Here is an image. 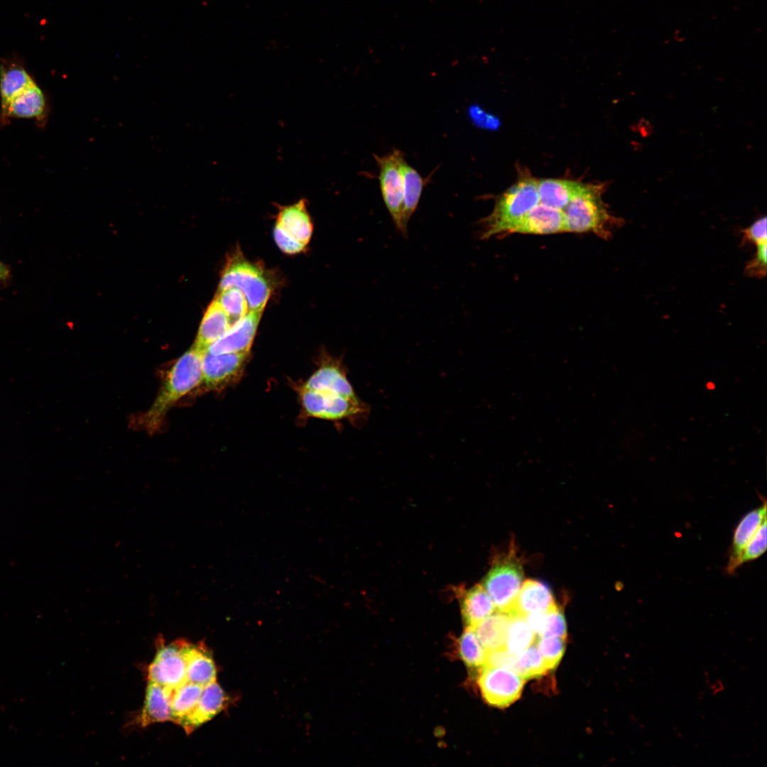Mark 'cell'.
<instances>
[{"instance_id":"6da1fadb","label":"cell","mask_w":767,"mask_h":767,"mask_svg":"<svg viewBox=\"0 0 767 767\" xmlns=\"http://www.w3.org/2000/svg\"><path fill=\"white\" fill-rule=\"evenodd\" d=\"M202 355L192 347L176 360L153 404L141 415L139 423L142 428L151 433L158 430L170 407L200 386Z\"/></svg>"},{"instance_id":"1f68e13d","label":"cell","mask_w":767,"mask_h":767,"mask_svg":"<svg viewBox=\"0 0 767 767\" xmlns=\"http://www.w3.org/2000/svg\"><path fill=\"white\" fill-rule=\"evenodd\" d=\"M536 646L548 670L555 668L564 653V638L550 636H538Z\"/></svg>"},{"instance_id":"d6986e66","label":"cell","mask_w":767,"mask_h":767,"mask_svg":"<svg viewBox=\"0 0 767 767\" xmlns=\"http://www.w3.org/2000/svg\"><path fill=\"white\" fill-rule=\"evenodd\" d=\"M232 325L218 301L214 300L204 315L193 347L204 354L210 344L222 337Z\"/></svg>"},{"instance_id":"e575fe53","label":"cell","mask_w":767,"mask_h":767,"mask_svg":"<svg viewBox=\"0 0 767 767\" xmlns=\"http://www.w3.org/2000/svg\"><path fill=\"white\" fill-rule=\"evenodd\" d=\"M756 251L746 264L744 273L751 278H761L766 274L767 241L757 244Z\"/></svg>"},{"instance_id":"ffe728a7","label":"cell","mask_w":767,"mask_h":767,"mask_svg":"<svg viewBox=\"0 0 767 767\" xmlns=\"http://www.w3.org/2000/svg\"><path fill=\"white\" fill-rule=\"evenodd\" d=\"M276 224L305 246L310 240L312 224L305 200L282 207L278 211Z\"/></svg>"},{"instance_id":"9c48e42d","label":"cell","mask_w":767,"mask_h":767,"mask_svg":"<svg viewBox=\"0 0 767 767\" xmlns=\"http://www.w3.org/2000/svg\"><path fill=\"white\" fill-rule=\"evenodd\" d=\"M379 168V183L382 197L393 223L401 232L403 203V182L401 163L403 154L394 149L383 156H374Z\"/></svg>"},{"instance_id":"9a60e30c","label":"cell","mask_w":767,"mask_h":767,"mask_svg":"<svg viewBox=\"0 0 767 767\" xmlns=\"http://www.w3.org/2000/svg\"><path fill=\"white\" fill-rule=\"evenodd\" d=\"M227 701L225 692L216 681L203 686L197 704L180 725L187 733H191L219 714Z\"/></svg>"},{"instance_id":"5bb4252c","label":"cell","mask_w":767,"mask_h":767,"mask_svg":"<svg viewBox=\"0 0 767 767\" xmlns=\"http://www.w3.org/2000/svg\"><path fill=\"white\" fill-rule=\"evenodd\" d=\"M557 607L548 585L540 581L527 580L522 584L508 615L525 617L530 614L546 612Z\"/></svg>"},{"instance_id":"83f0119b","label":"cell","mask_w":767,"mask_h":767,"mask_svg":"<svg viewBox=\"0 0 767 767\" xmlns=\"http://www.w3.org/2000/svg\"><path fill=\"white\" fill-rule=\"evenodd\" d=\"M458 649L461 659L467 666L479 668L485 665L487 651L481 643L474 628L467 627L459 640Z\"/></svg>"},{"instance_id":"f1b7e54d","label":"cell","mask_w":767,"mask_h":767,"mask_svg":"<svg viewBox=\"0 0 767 767\" xmlns=\"http://www.w3.org/2000/svg\"><path fill=\"white\" fill-rule=\"evenodd\" d=\"M535 638V633L524 617L511 616L505 649L517 655L532 645Z\"/></svg>"},{"instance_id":"836d02e7","label":"cell","mask_w":767,"mask_h":767,"mask_svg":"<svg viewBox=\"0 0 767 767\" xmlns=\"http://www.w3.org/2000/svg\"><path fill=\"white\" fill-rule=\"evenodd\" d=\"M567 635V626L562 613L555 608L545 612L543 631L538 636H558L565 638Z\"/></svg>"},{"instance_id":"4316f807","label":"cell","mask_w":767,"mask_h":767,"mask_svg":"<svg viewBox=\"0 0 767 767\" xmlns=\"http://www.w3.org/2000/svg\"><path fill=\"white\" fill-rule=\"evenodd\" d=\"M203 686L187 681L173 690L170 702L172 722L180 724L197 704Z\"/></svg>"},{"instance_id":"30bf717a","label":"cell","mask_w":767,"mask_h":767,"mask_svg":"<svg viewBox=\"0 0 767 767\" xmlns=\"http://www.w3.org/2000/svg\"><path fill=\"white\" fill-rule=\"evenodd\" d=\"M182 641L161 645L148 669V681L174 690L187 682Z\"/></svg>"},{"instance_id":"4fadbf2b","label":"cell","mask_w":767,"mask_h":767,"mask_svg":"<svg viewBox=\"0 0 767 767\" xmlns=\"http://www.w3.org/2000/svg\"><path fill=\"white\" fill-rule=\"evenodd\" d=\"M562 232H566L563 212L540 202L516 222L508 232V233L532 234Z\"/></svg>"},{"instance_id":"e0dca14e","label":"cell","mask_w":767,"mask_h":767,"mask_svg":"<svg viewBox=\"0 0 767 767\" xmlns=\"http://www.w3.org/2000/svg\"><path fill=\"white\" fill-rule=\"evenodd\" d=\"M187 682L202 686L216 681L217 670L210 653L204 646L182 641Z\"/></svg>"},{"instance_id":"8d00e7d4","label":"cell","mask_w":767,"mask_h":767,"mask_svg":"<svg viewBox=\"0 0 767 767\" xmlns=\"http://www.w3.org/2000/svg\"><path fill=\"white\" fill-rule=\"evenodd\" d=\"M741 244L751 243L756 245L767 241L766 217H762L742 230Z\"/></svg>"},{"instance_id":"cb8c5ba5","label":"cell","mask_w":767,"mask_h":767,"mask_svg":"<svg viewBox=\"0 0 767 767\" xmlns=\"http://www.w3.org/2000/svg\"><path fill=\"white\" fill-rule=\"evenodd\" d=\"M582 183L560 179L538 180L539 202L563 212Z\"/></svg>"},{"instance_id":"8fae6325","label":"cell","mask_w":767,"mask_h":767,"mask_svg":"<svg viewBox=\"0 0 767 767\" xmlns=\"http://www.w3.org/2000/svg\"><path fill=\"white\" fill-rule=\"evenodd\" d=\"M300 386L311 391L331 392L348 398L358 397L347 379L342 359L329 355L322 359L318 369Z\"/></svg>"},{"instance_id":"52a82bcc","label":"cell","mask_w":767,"mask_h":767,"mask_svg":"<svg viewBox=\"0 0 767 767\" xmlns=\"http://www.w3.org/2000/svg\"><path fill=\"white\" fill-rule=\"evenodd\" d=\"M249 353H223L213 354L205 352L202 360L203 391H222L237 383L244 374L249 358Z\"/></svg>"},{"instance_id":"d590c367","label":"cell","mask_w":767,"mask_h":767,"mask_svg":"<svg viewBox=\"0 0 767 767\" xmlns=\"http://www.w3.org/2000/svg\"><path fill=\"white\" fill-rule=\"evenodd\" d=\"M275 241L283 252L289 254L302 251L305 245L287 233L280 225L276 224L274 231Z\"/></svg>"},{"instance_id":"d4e9b609","label":"cell","mask_w":767,"mask_h":767,"mask_svg":"<svg viewBox=\"0 0 767 767\" xmlns=\"http://www.w3.org/2000/svg\"><path fill=\"white\" fill-rule=\"evenodd\" d=\"M45 107V96L33 83L16 95L2 114L5 117L34 118L40 116Z\"/></svg>"},{"instance_id":"3957f363","label":"cell","mask_w":767,"mask_h":767,"mask_svg":"<svg viewBox=\"0 0 767 767\" xmlns=\"http://www.w3.org/2000/svg\"><path fill=\"white\" fill-rule=\"evenodd\" d=\"M538 203V180L530 176L522 178L499 197L492 212L482 222V239L508 233Z\"/></svg>"},{"instance_id":"f35d334b","label":"cell","mask_w":767,"mask_h":767,"mask_svg":"<svg viewBox=\"0 0 767 767\" xmlns=\"http://www.w3.org/2000/svg\"><path fill=\"white\" fill-rule=\"evenodd\" d=\"M9 276V270L1 261H0V281L5 280Z\"/></svg>"},{"instance_id":"8992f818","label":"cell","mask_w":767,"mask_h":767,"mask_svg":"<svg viewBox=\"0 0 767 767\" xmlns=\"http://www.w3.org/2000/svg\"><path fill=\"white\" fill-rule=\"evenodd\" d=\"M229 287L243 293L249 311L262 312L271 295L269 283L262 270L239 258L229 262L224 270L218 291Z\"/></svg>"},{"instance_id":"ac0fdd59","label":"cell","mask_w":767,"mask_h":767,"mask_svg":"<svg viewBox=\"0 0 767 767\" xmlns=\"http://www.w3.org/2000/svg\"><path fill=\"white\" fill-rule=\"evenodd\" d=\"M173 690L155 682L148 681L144 705L140 715L139 722L142 727L172 722L170 702Z\"/></svg>"},{"instance_id":"5b68a950","label":"cell","mask_w":767,"mask_h":767,"mask_svg":"<svg viewBox=\"0 0 767 767\" xmlns=\"http://www.w3.org/2000/svg\"><path fill=\"white\" fill-rule=\"evenodd\" d=\"M523 577L522 564L511 551L493 564L482 586L492 599L496 611L510 614Z\"/></svg>"},{"instance_id":"277c9868","label":"cell","mask_w":767,"mask_h":767,"mask_svg":"<svg viewBox=\"0 0 767 767\" xmlns=\"http://www.w3.org/2000/svg\"><path fill=\"white\" fill-rule=\"evenodd\" d=\"M303 410L308 417L326 420H347L354 426L363 425L370 414V406L359 396L348 398L337 393L311 391L297 386Z\"/></svg>"},{"instance_id":"7402d4cb","label":"cell","mask_w":767,"mask_h":767,"mask_svg":"<svg viewBox=\"0 0 767 767\" xmlns=\"http://www.w3.org/2000/svg\"><path fill=\"white\" fill-rule=\"evenodd\" d=\"M461 610L467 626L474 628L496 609L484 588L482 584H477L464 592Z\"/></svg>"},{"instance_id":"7a4b0ae2","label":"cell","mask_w":767,"mask_h":767,"mask_svg":"<svg viewBox=\"0 0 767 767\" xmlns=\"http://www.w3.org/2000/svg\"><path fill=\"white\" fill-rule=\"evenodd\" d=\"M602 187L583 184L563 210L566 232H592L602 239L621 221L612 217L602 198Z\"/></svg>"},{"instance_id":"603a6c76","label":"cell","mask_w":767,"mask_h":767,"mask_svg":"<svg viewBox=\"0 0 767 767\" xmlns=\"http://www.w3.org/2000/svg\"><path fill=\"white\" fill-rule=\"evenodd\" d=\"M510 619V615L497 611L474 627L478 638L487 652L504 648Z\"/></svg>"},{"instance_id":"74e56055","label":"cell","mask_w":767,"mask_h":767,"mask_svg":"<svg viewBox=\"0 0 767 767\" xmlns=\"http://www.w3.org/2000/svg\"><path fill=\"white\" fill-rule=\"evenodd\" d=\"M516 658L517 655L508 651L504 648L488 651L486 653L485 665L501 667L514 670Z\"/></svg>"},{"instance_id":"484cf974","label":"cell","mask_w":767,"mask_h":767,"mask_svg":"<svg viewBox=\"0 0 767 767\" xmlns=\"http://www.w3.org/2000/svg\"><path fill=\"white\" fill-rule=\"evenodd\" d=\"M35 83L28 73L21 67L13 65L1 69L0 96L1 114L16 95Z\"/></svg>"},{"instance_id":"f546056e","label":"cell","mask_w":767,"mask_h":767,"mask_svg":"<svg viewBox=\"0 0 767 767\" xmlns=\"http://www.w3.org/2000/svg\"><path fill=\"white\" fill-rule=\"evenodd\" d=\"M216 300L229 317L232 325L249 311L244 295L237 288L229 287L218 291Z\"/></svg>"},{"instance_id":"d6a6232c","label":"cell","mask_w":767,"mask_h":767,"mask_svg":"<svg viewBox=\"0 0 767 767\" xmlns=\"http://www.w3.org/2000/svg\"><path fill=\"white\" fill-rule=\"evenodd\" d=\"M766 518L756 531L744 548L739 560V565L753 561L761 557L766 550Z\"/></svg>"},{"instance_id":"2e32d148","label":"cell","mask_w":767,"mask_h":767,"mask_svg":"<svg viewBox=\"0 0 767 767\" xmlns=\"http://www.w3.org/2000/svg\"><path fill=\"white\" fill-rule=\"evenodd\" d=\"M766 518V502L748 512L737 524L733 535L729 552L727 565L725 568L729 575L734 574L740 567L739 560L742 552L755 533L757 528Z\"/></svg>"},{"instance_id":"44dd1931","label":"cell","mask_w":767,"mask_h":767,"mask_svg":"<svg viewBox=\"0 0 767 767\" xmlns=\"http://www.w3.org/2000/svg\"><path fill=\"white\" fill-rule=\"evenodd\" d=\"M401 170L403 182L401 233L406 235L408 222L418 205L426 180L415 168L408 165L404 158L401 163Z\"/></svg>"},{"instance_id":"4dcf8cb0","label":"cell","mask_w":767,"mask_h":767,"mask_svg":"<svg viewBox=\"0 0 767 767\" xmlns=\"http://www.w3.org/2000/svg\"><path fill=\"white\" fill-rule=\"evenodd\" d=\"M548 670L536 643L517 654L514 671L524 680L543 675Z\"/></svg>"},{"instance_id":"7c38bea8","label":"cell","mask_w":767,"mask_h":767,"mask_svg":"<svg viewBox=\"0 0 767 767\" xmlns=\"http://www.w3.org/2000/svg\"><path fill=\"white\" fill-rule=\"evenodd\" d=\"M261 313L259 311H249L232 325L222 337L210 344L207 352L213 354L250 352Z\"/></svg>"},{"instance_id":"ba28073f","label":"cell","mask_w":767,"mask_h":767,"mask_svg":"<svg viewBox=\"0 0 767 767\" xmlns=\"http://www.w3.org/2000/svg\"><path fill=\"white\" fill-rule=\"evenodd\" d=\"M478 683L484 700L496 707H506L521 695L524 679L513 670L485 665Z\"/></svg>"}]
</instances>
